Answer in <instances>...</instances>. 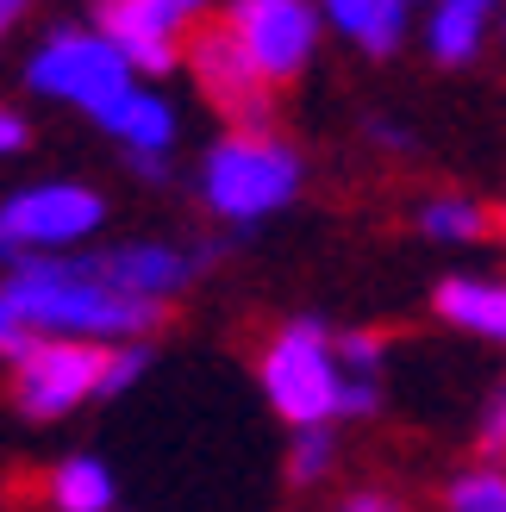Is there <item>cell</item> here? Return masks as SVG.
Masks as SVG:
<instances>
[{"instance_id":"8","label":"cell","mask_w":506,"mask_h":512,"mask_svg":"<svg viewBox=\"0 0 506 512\" xmlns=\"http://www.w3.org/2000/svg\"><path fill=\"white\" fill-rule=\"evenodd\" d=\"M100 350L107 344H75V338H25L13 363V406L32 425H57L82 413L100 388Z\"/></svg>"},{"instance_id":"1","label":"cell","mask_w":506,"mask_h":512,"mask_svg":"<svg viewBox=\"0 0 506 512\" xmlns=\"http://www.w3.org/2000/svg\"><path fill=\"white\" fill-rule=\"evenodd\" d=\"M13 319L25 325V338H75V344H132V338H157L169 306L157 300H132L107 288L82 250H57V256H13L0 275Z\"/></svg>"},{"instance_id":"25","label":"cell","mask_w":506,"mask_h":512,"mask_svg":"<svg viewBox=\"0 0 506 512\" xmlns=\"http://www.w3.org/2000/svg\"><path fill=\"white\" fill-rule=\"evenodd\" d=\"M25 344V325L13 319V306H7V294H0V356H13Z\"/></svg>"},{"instance_id":"24","label":"cell","mask_w":506,"mask_h":512,"mask_svg":"<svg viewBox=\"0 0 506 512\" xmlns=\"http://www.w3.org/2000/svg\"><path fill=\"white\" fill-rule=\"evenodd\" d=\"M338 512H407V506H400L394 494H382V488H357V494H350Z\"/></svg>"},{"instance_id":"12","label":"cell","mask_w":506,"mask_h":512,"mask_svg":"<svg viewBox=\"0 0 506 512\" xmlns=\"http://www.w3.org/2000/svg\"><path fill=\"white\" fill-rule=\"evenodd\" d=\"M432 313L463 338L506 350V275H444L432 288Z\"/></svg>"},{"instance_id":"5","label":"cell","mask_w":506,"mask_h":512,"mask_svg":"<svg viewBox=\"0 0 506 512\" xmlns=\"http://www.w3.org/2000/svg\"><path fill=\"white\" fill-rule=\"evenodd\" d=\"M138 75L125 69V57L94 32V25H50L38 50L25 57V88L44 100H63L75 113H100L113 94H125Z\"/></svg>"},{"instance_id":"2","label":"cell","mask_w":506,"mask_h":512,"mask_svg":"<svg viewBox=\"0 0 506 512\" xmlns=\"http://www.w3.org/2000/svg\"><path fill=\"white\" fill-rule=\"evenodd\" d=\"M257 388L269 413L288 431L300 425H344V419H375L382 413V381H357L338 369L332 325L300 313L288 319L257 356Z\"/></svg>"},{"instance_id":"15","label":"cell","mask_w":506,"mask_h":512,"mask_svg":"<svg viewBox=\"0 0 506 512\" xmlns=\"http://www.w3.org/2000/svg\"><path fill=\"white\" fill-rule=\"evenodd\" d=\"M113 500H119V481L88 450L57 456V463L44 469V506L50 512H113Z\"/></svg>"},{"instance_id":"18","label":"cell","mask_w":506,"mask_h":512,"mask_svg":"<svg viewBox=\"0 0 506 512\" xmlns=\"http://www.w3.org/2000/svg\"><path fill=\"white\" fill-rule=\"evenodd\" d=\"M338 469V425H300L288 444V481L294 488H313Z\"/></svg>"},{"instance_id":"4","label":"cell","mask_w":506,"mask_h":512,"mask_svg":"<svg viewBox=\"0 0 506 512\" xmlns=\"http://www.w3.org/2000/svg\"><path fill=\"white\" fill-rule=\"evenodd\" d=\"M100 225H107V194L69 175L50 182H25L0 200V269L13 256H57V250H82Z\"/></svg>"},{"instance_id":"22","label":"cell","mask_w":506,"mask_h":512,"mask_svg":"<svg viewBox=\"0 0 506 512\" xmlns=\"http://www.w3.org/2000/svg\"><path fill=\"white\" fill-rule=\"evenodd\" d=\"M25 144H32V125H25L13 107H0V157H19Z\"/></svg>"},{"instance_id":"30","label":"cell","mask_w":506,"mask_h":512,"mask_svg":"<svg viewBox=\"0 0 506 512\" xmlns=\"http://www.w3.org/2000/svg\"><path fill=\"white\" fill-rule=\"evenodd\" d=\"M113 512H119V506H113Z\"/></svg>"},{"instance_id":"27","label":"cell","mask_w":506,"mask_h":512,"mask_svg":"<svg viewBox=\"0 0 506 512\" xmlns=\"http://www.w3.org/2000/svg\"><path fill=\"white\" fill-rule=\"evenodd\" d=\"M19 13H25V0H0V38H7L13 25H19Z\"/></svg>"},{"instance_id":"11","label":"cell","mask_w":506,"mask_h":512,"mask_svg":"<svg viewBox=\"0 0 506 512\" xmlns=\"http://www.w3.org/2000/svg\"><path fill=\"white\" fill-rule=\"evenodd\" d=\"M94 125L107 138H119L125 150H157V157H169L175 138H182V113H175V100H163L150 82H132L125 94H113L107 107L94 113Z\"/></svg>"},{"instance_id":"14","label":"cell","mask_w":506,"mask_h":512,"mask_svg":"<svg viewBox=\"0 0 506 512\" xmlns=\"http://www.w3.org/2000/svg\"><path fill=\"white\" fill-rule=\"evenodd\" d=\"M319 25L350 38L363 57H394L407 38V0H313Z\"/></svg>"},{"instance_id":"6","label":"cell","mask_w":506,"mask_h":512,"mask_svg":"<svg viewBox=\"0 0 506 512\" xmlns=\"http://www.w3.org/2000/svg\"><path fill=\"white\" fill-rule=\"evenodd\" d=\"M225 32L244 50V63L269 88H288L313 69L319 57V7L313 0H225Z\"/></svg>"},{"instance_id":"16","label":"cell","mask_w":506,"mask_h":512,"mask_svg":"<svg viewBox=\"0 0 506 512\" xmlns=\"http://www.w3.org/2000/svg\"><path fill=\"white\" fill-rule=\"evenodd\" d=\"M419 232L432 244H482L494 232V213L475 194H432L419 200Z\"/></svg>"},{"instance_id":"13","label":"cell","mask_w":506,"mask_h":512,"mask_svg":"<svg viewBox=\"0 0 506 512\" xmlns=\"http://www.w3.org/2000/svg\"><path fill=\"white\" fill-rule=\"evenodd\" d=\"M500 19V0H432V13H425V50H432V63L444 69H463L482 57V44Z\"/></svg>"},{"instance_id":"10","label":"cell","mask_w":506,"mask_h":512,"mask_svg":"<svg viewBox=\"0 0 506 512\" xmlns=\"http://www.w3.org/2000/svg\"><path fill=\"white\" fill-rule=\"evenodd\" d=\"M82 256L107 288L132 294V300H157V306H175L213 263V250L169 244V238H125V244H107V250H82Z\"/></svg>"},{"instance_id":"3","label":"cell","mask_w":506,"mask_h":512,"mask_svg":"<svg viewBox=\"0 0 506 512\" xmlns=\"http://www.w3.org/2000/svg\"><path fill=\"white\" fill-rule=\"evenodd\" d=\"M200 207L232 232H257L275 213H288L307 188V157L282 132H225L207 144L194 169Z\"/></svg>"},{"instance_id":"20","label":"cell","mask_w":506,"mask_h":512,"mask_svg":"<svg viewBox=\"0 0 506 512\" xmlns=\"http://www.w3.org/2000/svg\"><path fill=\"white\" fill-rule=\"evenodd\" d=\"M332 350H338V369L357 375V381H382V369H388L382 331H332Z\"/></svg>"},{"instance_id":"28","label":"cell","mask_w":506,"mask_h":512,"mask_svg":"<svg viewBox=\"0 0 506 512\" xmlns=\"http://www.w3.org/2000/svg\"><path fill=\"white\" fill-rule=\"evenodd\" d=\"M494 232H500V244H506V207H500V213H494Z\"/></svg>"},{"instance_id":"7","label":"cell","mask_w":506,"mask_h":512,"mask_svg":"<svg viewBox=\"0 0 506 512\" xmlns=\"http://www.w3.org/2000/svg\"><path fill=\"white\" fill-rule=\"evenodd\" d=\"M213 0H94V32L107 38L138 82L182 69V38L207 25Z\"/></svg>"},{"instance_id":"23","label":"cell","mask_w":506,"mask_h":512,"mask_svg":"<svg viewBox=\"0 0 506 512\" xmlns=\"http://www.w3.org/2000/svg\"><path fill=\"white\" fill-rule=\"evenodd\" d=\"M125 169L138 182H169V157H157V150H125Z\"/></svg>"},{"instance_id":"19","label":"cell","mask_w":506,"mask_h":512,"mask_svg":"<svg viewBox=\"0 0 506 512\" xmlns=\"http://www.w3.org/2000/svg\"><path fill=\"white\" fill-rule=\"evenodd\" d=\"M150 363H157V350H150V338L107 344V350H100V388H94V400H119V394H132L138 381L150 375Z\"/></svg>"},{"instance_id":"17","label":"cell","mask_w":506,"mask_h":512,"mask_svg":"<svg viewBox=\"0 0 506 512\" xmlns=\"http://www.w3.org/2000/svg\"><path fill=\"white\" fill-rule=\"evenodd\" d=\"M444 512H506V469L469 463L444 481Z\"/></svg>"},{"instance_id":"29","label":"cell","mask_w":506,"mask_h":512,"mask_svg":"<svg viewBox=\"0 0 506 512\" xmlns=\"http://www.w3.org/2000/svg\"><path fill=\"white\" fill-rule=\"evenodd\" d=\"M407 7H413V0H407Z\"/></svg>"},{"instance_id":"9","label":"cell","mask_w":506,"mask_h":512,"mask_svg":"<svg viewBox=\"0 0 506 512\" xmlns=\"http://www.w3.org/2000/svg\"><path fill=\"white\" fill-rule=\"evenodd\" d=\"M182 69L194 75V88L213 100V113L225 119V132H275V88L244 63V50L232 44L225 25H194Z\"/></svg>"},{"instance_id":"26","label":"cell","mask_w":506,"mask_h":512,"mask_svg":"<svg viewBox=\"0 0 506 512\" xmlns=\"http://www.w3.org/2000/svg\"><path fill=\"white\" fill-rule=\"evenodd\" d=\"M369 138H375V144H388V150L413 144V132H400V125H369Z\"/></svg>"},{"instance_id":"21","label":"cell","mask_w":506,"mask_h":512,"mask_svg":"<svg viewBox=\"0 0 506 512\" xmlns=\"http://www.w3.org/2000/svg\"><path fill=\"white\" fill-rule=\"evenodd\" d=\"M475 463H500L506 469V381L488 394L482 419H475Z\"/></svg>"}]
</instances>
